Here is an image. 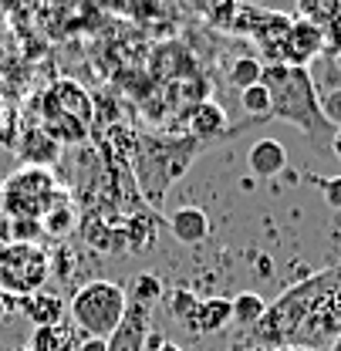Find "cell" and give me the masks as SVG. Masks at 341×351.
Returning a JSON list of instances; mask_svg holds the SVG:
<instances>
[{
	"instance_id": "12",
	"label": "cell",
	"mask_w": 341,
	"mask_h": 351,
	"mask_svg": "<svg viewBox=\"0 0 341 351\" xmlns=\"http://www.w3.org/2000/svg\"><path fill=\"white\" fill-rule=\"evenodd\" d=\"M169 233L186 243V247H196L210 237V217L200 210V206H183V210H172L169 213Z\"/></svg>"
},
{
	"instance_id": "3",
	"label": "cell",
	"mask_w": 341,
	"mask_h": 351,
	"mask_svg": "<svg viewBox=\"0 0 341 351\" xmlns=\"http://www.w3.org/2000/svg\"><path fill=\"white\" fill-rule=\"evenodd\" d=\"M38 122L51 132V138L61 145V142H85L88 138V125L95 119V105H91V95L78 82L71 78H61L44 91L38 98Z\"/></svg>"
},
{
	"instance_id": "6",
	"label": "cell",
	"mask_w": 341,
	"mask_h": 351,
	"mask_svg": "<svg viewBox=\"0 0 341 351\" xmlns=\"http://www.w3.org/2000/svg\"><path fill=\"white\" fill-rule=\"evenodd\" d=\"M51 274V254L38 243H10L0 261V291H10L17 298H31L44 291Z\"/></svg>"
},
{
	"instance_id": "30",
	"label": "cell",
	"mask_w": 341,
	"mask_h": 351,
	"mask_svg": "<svg viewBox=\"0 0 341 351\" xmlns=\"http://www.w3.org/2000/svg\"><path fill=\"white\" fill-rule=\"evenodd\" d=\"M274 351H318V348H304V345H284V348H274Z\"/></svg>"
},
{
	"instance_id": "7",
	"label": "cell",
	"mask_w": 341,
	"mask_h": 351,
	"mask_svg": "<svg viewBox=\"0 0 341 351\" xmlns=\"http://www.w3.org/2000/svg\"><path fill=\"white\" fill-rule=\"evenodd\" d=\"M325 44H328V38H325V31L318 24H311L304 17H294V24H291V31L284 38V64L307 68L325 51Z\"/></svg>"
},
{
	"instance_id": "10",
	"label": "cell",
	"mask_w": 341,
	"mask_h": 351,
	"mask_svg": "<svg viewBox=\"0 0 341 351\" xmlns=\"http://www.w3.org/2000/svg\"><path fill=\"white\" fill-rule=\"evenodd\" d=\"M145 335H149V307L128 304L119 331L108 338V351H145Z\"/></svg>"
},
{
	"instance_id": "19",
	"label": "cell",
	"mask_w": 341,
	"mask_h": 351,
	"mask_svg": "<svg viewBox=\"0 0 341 351\" xmlns=\"http://www.w3.org/2000/svg\"><path fill=\"white\" fill-rule=\"evenodd\" d=\"M240 108H244L247 119H270V91L263 85L240 91Z\"/></svg>"
},
{
	"instance_id": "16",
	"label": "cell",
	"mask_w": 341,
	"mask_h": 351,
	"mask_svg": "<svg viewBox=\"0 0 341 351\" xmlns=\"http://www.w3.org/2000/svg\"><path fill=\"white\" fill-rule=\"evenodd\" d=\"M230 304H233V324H240V328H257L260 321H263V314H267V301L257 294V291H240V294H233L230 298Z\"/></svg>"
},
{
	"instance_id": "8",
	"label": "cell",
	"mask_w": 341,
	"mask_h": 351,
	"mask_svg": "<svg viewBox=\"0 0 341 351\" xmlns=\"http://www.w3.org/2000/svg\"><path fill=\"white\" fill-rule=\"evenodd\" d=\"M17 152H21V159H24L27 166H41V169H47V166L58 159L61 145H58V142L51 138V132H47L41 122L34 119L31 125H24V129H21Z\"/></svg>"
},
{
	"instance_id": "32",
	"label": "cell",
	"mask_w": 341,
	"mask_h": 351,
	"mask_svg": "<svg viewBox=\"0 0 341 351\" xmlns=\"http://www.w3.org/2000/svg\"><path fill=\"white\" fill-rule=\"evenodd\" d=\"M7 247H10V243H0V261H3V254H7Z\"/></svg>"
},
{
	"instance_id": "5",
	"label": "cell",
	"mask_w": 341,
	"mask_h": 351,
	"mask_svg": "<svg viewBox=\"0 0 341 351\" xmlns=\"http://www.w3.org/2000/svg\"><path fill=\"white\" fill-rule=\"evenodd\" d=\"M61 199L68 196L54 182V173L41 166H21L14 176L0 182V213H7L10 219H41L44 223V217Z\"/></svg>"
},
{
	"instance_id": "21",
	"label": "cell",
	"mask_w": 341,
	"mask_h": 351,
	"mask_svg": "<svg viewBox=\"0 0 341 351\" xmlns=\"http://www.w3.org/2000/svg\"><path fill=\"white\" fill-rule=\"evenodd\" d=\"M166 304H169V314L176 317V321H189V314L196 311V304H200V298L189 291V287H172L169 298H166Z\"/></svg>"
},
{
	"instance_id": "33",
	"label": "cell",
	"mask_w": 341,
	"mask_h": 351,
	"mask_svg": "<svg viewBox=\"0 0 341 351\" xmlns=\"http://www.w3.org/2000/svg\"><path fill=\"white\" fill-rule=\"evenodd\" d=\"M328 351H341V338H338V341H335V345H331V348H328Z\"/></svg>"
},
{
	"instance_id": "25",
	"label": "cell",
	"mask_w": 341,
	"mask_h": 351,
	"mask_svg": "<svg viewBox=\"0 0 341 351\" xmlns=\"http://www.w3.org/2000/svg\"><path fill=\"white\" fill-rule=\"evenodd\" d=\"M21 301H24V298H17V294H10V291H0V317L21 314Z\"/></svg>"
},
{
	"instance_id": "9",
	"label": "cell",
	"mask_w": 341,
	"mask_h": 351,
	"mask_svg": "<svg viewBox=\"0 0 341 351\" xmlns=\"http://www.w3.org/2000/svg\"><path fill=\"white\" fill-rule=\"evenodd\" d=\"M186 132H189V138H196L203 145L213 142V138H223V132H226V112H223V105L210 101V98L196 101L193 112L186 115Z\"/></svg>"
},
{
	"instance_id": "1",
	"label": "cell",
	"mask_w": 341,
	"mask_h": 351,
	"mask_svg": "<svg viewBox=\"0 0 341 351\" xmlns=\"http://www.w3.org/2000/svg\"><path fill=\"white\" fill-rule=\"evenodd\" d=\"M341 287V267H331V270H321V274H311L304 277L301 284L287 287L274 304H267V314L263 321L250 328V338L247 345L263 351L284 348V345H298L301 331L311 317V311L321 304L331 291Z\"/></svg>"
},
{
	"instance_id": "4",
	"label": "cell",
	"mask_w": 341,
	"mask_h": 351,
	"mask_svg": "<svg viewBox=\"0 0 341 351\" xmlns=\"http://www.w3.org/2000/svg\"><path fill=\"white\" fill-rule=\"evenodd\" d=\"M128 311V298L126 287L115 284V280H88L75 291L68 314H71V328L75 331H85V338H102L108 341L122 317Z\"/></svg>"
},
{
	"instance_id": "15",
	"label": "cell",
	"mask_w": 341,
	"mask_h": 351,
	"mask_svg": "<svg viewBox=\"0 0 341 351\" xmlns=\"http://www.w3.org/2000/svg\"><path fill=\"white\" fill-rule=\"evenodd\" d=\"M78 341L71 335V324H54V328H34L31 345L24 351H75Z\"/></svg>"
},
{
	"instance_id": "22",
	"label": "cell",
	"mask_w": 341,
	"mask_h": 351,
	"mask_svg": "<svg viewBox=\"0 0 341 351\" xmlns=\"http://www.w3.org/2000/svg\"><path fill=\"white\" fill-rule=\"evenodd\" d=\"M44 233L41 219H10V243H34Z\"/></svg>"
},
{
	"instance_id": "24",
	"label": "cell",
	"mask_w": 341,
	"mask_h": 351,
	"mask_svg": "<svg viewBox=\"0 0 341 351\" xmlns=\"http://www.w3.org/2000/svg\"><path fill=\"white\" fill-rule=\"evenodd\" d=\"M318 186H321V196H325V203H328L331 210H338V213H341V176L321 179Z\"/></svg>"
},
{
	"instance_id": "28",
	"label": "cell",
	"mask_w": 341,
	"mask_h": 351,
	"mask_svg": "<svg viewBox=\"0 0 341 351\" xmlns=\"http://www.w3.org/2000/svg\"><path fill=\"white\" fill-rule=\"evenodd\" d=\"M152 351H183V348H179L176 341H159V345H156Z\"/></svg>"
},
{
	"instance_id": "14",
	"label": "cell",
	"mask_w": 341,
	"mask_h": 351,
	"mask_svg": "<svg viewBox=\"0 0 341 351\" xmlns=\"http://www.w3.org/2000/svg\"><path fill=\"white\" fill-rule=\"evenodd\" d=\"M247 162H250V173L260 179H270L287 166V149L277 142V138H257L247 152Z\"/></svg>"
},
{
	"instance_id": "18",
	"label": "cell",
	"mask_w": 341,
	"mask_h": 351,
	"mask_svg": "<svg viewBox=\"0 0 341 351\" xmlns=\"http://www.w3.org/2000/svg\"><path fill=\"white\" fill-rule=\"evenodd\" d=\"M260 75H263V64L257 61L254 54H240V58L230 64L226 82H230L233 88H240V91H247V88L260 85Z\"/></svg>"
},
{
	"instance_id": "29",
	"label": "cell",
	"mask_w": 341,
	"mask_h": 351,
	"mask_svg": "<svg viewBox=\"0 0 341 351\" xmlns=\"http://www.w3.org/2000/svg\"><path fill=\"white\" fill-rule=\"evenodd\" d=\"M7 125V108H3V91H0V132Z\"/></svg>"
},
{
	"instance_id": "13",
	"label": "cell",
	"mask_w": 341,
	"mask_h": 351,
	"mask_svg": "<svg viewBox=\"0 0 341 351\" xmlns=\"http://www.w3.org/2000/svg\"><path fill=\"white\" fill-rule=\"evenodd\" d=\"M21 314L34 324V328H54L61 324V314H64V301L58 291H38L31 298L21 301Z\"/></svg>"
},
{
	"instance_id": "17",
	"label": "cell",
	"mask_w": 341,
	"mask_h": 351,
	"mask_svg": "<svg viewBox=\"0 0 341 351\" xmlns=\"http://www.w3.org/2000/svg\"><path fill=\"white\" fill-rule=\"evenodd\" d=\"M126 298H128V304H142L152 311V304L163 298V280L156 274H135L132 284H128Z\"/></svg>"
},
{
	"instance_id": "2",
	"label": "cell",
	"mask_w": 341,
	"mask_h": 351,
	"mask_svg": "<svg viewBox=\"0 0 341 351\" xmlns=\"http://www.w3.org/2000/svg\"><path fill=\"white\" fill-rule=\"evenodd\" d=\"M260 85L270 91V119L298 125L314 145H328L335 129L321 115V98L307 68H291V64H263Z\"/></svg>"
},
{
	"instance_id": "23",
	"label": "cell",
	"mask_w": 341,
	"mask_h": 351,
	"mask_svg": "<svg viewBox=\"0 0 341 351\" xmlns=\"http://www.w3.org/2000/svg\"><path fill=\"white\" fill-rule=\"evenodd\" d=\"M321 115L331 129H341V88H331L328 95H321Z\"/></svg>"
},
{
	"instance_id": "26",
	"label": "cell",
	"mask_w": 341,
	"mask_h": 351,
	"mask_svg": "<svg viewBox=\"0 0 341 351\" xmlns=\"http://www.w3.org/2000/svg\"><path fill=\"white\" fill-rule=\"evenodd\" d=\"M75 351H108V341H102V338H85V341H78Z\"/></svg>"
},
{
	"instance_id": "11",
	"label": "cell",
	"mask_w": 341,
	"mask_h": 351,
	"mask_svg": "<svg viewBox=\"0 0 341 351\" xmlns=\"http://www.w3.org/2000/svg\"><path fill=\"white\" fill-rule=\"evenodd\" d=\"M226 324H233V304H230V298H203L196 304V311L189 314V321H186V328L196 331V335H216Z\"/></svg>"
},
{
	"instance_id": "27",
	"label": "cell",
	"mask_w": 341,
	"mask_h": 351,
	"mask_svg": "<svg viewBox=\"0 0 341 351\" xmlns=\"http://www.w3.org/2000/svg\"><path fill=\"white\" fill-rule=\"evenodd\" d=\"M331 152L341 159V129H335V138H331Z\"/></svg>"
},
{
	"instance_id": "31",
	"label": "cell",
	"mask_w": 341,
	"mask_h": 351,
	"mask_svg": "<svg viewBox=\"0 0 341 351\" xmlns=\"http://www.w3.org/2000/svg\"><path fill=\"white\" fill-rule=\"evenodd\" d=\"M233 351H263V348H254V345H244V348H233Z\"/></svg>"
},
{
	"instance_id": "20",
	"label": "cell",
	"mask_w": 341,
	"mask_h": 351,
	"mask_svg": "<svg viewBox=\"0 0 341 351\" xmlns=\"http://www.w3.org/2000/svg\"><path fill=\"white\" fill-rule=\"evenodd\" d=\"M75 217H78V213H75L71 199H61V203H58V206L44 217V230H47V233H54V237H64V233L78 223Z\"/></svg>"
}]
</instances>
